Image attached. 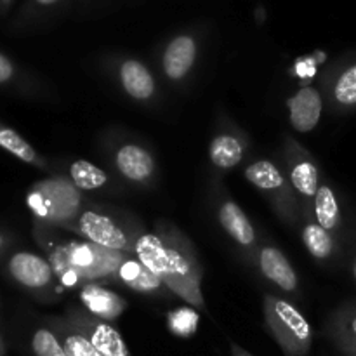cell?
I'll use <instances>...</instances> for the list:
<instances>
[{
    "mask_svg": "<svg viewBox=\"0 0 356 356\" xmlns=\"http://www.w3.org/2000/svg\"><path fill=\"white\" fill-rule=\"evenodd\" d=\"M38 243L47 252L56 280L65 287L96 284L99 280L115 278L122 264L131 257V254L104 249L89 240L56 243V245L45 242Z\"/></svg>",
    "mask_w": 356,
    "mask_h": 356,
    "instance_id": "1",
    "label": "cell"
},
{
    "mask_svg": "<svg viewBox=\"0 0 356 356\" xmlns=\"http://www.w3.org/2000/svg\"><path fill=\"white\" fill-rule=\"evenodd\" d=\"M155 233L165 249V287L193 308H205L202 294V271L195 245L172 222L159 221Z\"/></svg>",
    "mask_w": 356,
    "mask_h": 356,
    "instance_id": "2",
    "label": "cell"
},
{
    "mask_svg": "<svg viewBox=\"0 0 356 356\" xmlns=\"http://www.w3.org/2000/svg\"><path fill=\"white\" fill-rule=\"evenodd\" d=\"M79 191L72 179L65 177L37 181L26 193V205L33 214L35 225L75 228L76 219L82 214V195Z\"/></svg>",
    "mask_w": 356,
    "mask_h": 356,
    "instance_id": "3",
    "label": "cell"
},
{
    "mask_svg": "<svg viewBox=\"0 0 356 356\" xmlns=\"http://www.w3.org/2000/svg\"><path fill=\"white\" fill-rule=\"evenodd\" d=\"M264 323L284 356H308L313 346V330L301 312L285 299L264 296Z\"/></svg>",
    "mask_w": 356,
    "mask_h": 356,
    "instance_id": "4",
    "label": "cell"
},
{
    "mask_svg": "<svg viewBox=\"0 0 356 356\" xmlns=\"http://www.w3.org/2000/svg\"><path fill=\"white\" fill-rule=\"evenodd\" d=\"M73 229L86 240L104 249L134 254V235L118 225L111 216L97 211H83Z\"/></svg>",
    "mask_w": 356,
    "mask_h": 356,
    "instance_id": "5",
    "label": "cell"
},
{
    "mask_svg": "<svg viewBox=\"0 0 356 356\" xmlns=\"http://www.w3.org/2000/svg\"><path fill=\"white\" fill-rule=\"evenodd\" d=\"M6 271L13 282L31 294H44L54 285L51 263L30 250H14L6 259Z\"/></svg>",
    "mask_w": 356,
    "mask_h": 356,
    "instance_id": "6",
    "label": "cell"
},
{
    "mask_svg": "<svg viewBox=\"0 0 356 356\" xmlns=\"http://www.w3.org/2000/svg\"><path fill=\"white\" fill-rule=\"evenodd\" d=\"M65 316L94 344L101 356H132L120 332L111 323L103 322L87 309L76 306H70Z\"/></svg>",
    "mask_w": 356,
    "mask_h": 356,
    "instance_id": "7",
    "label": "cell"
},
{
    "mask_svg": "<svg viewBox=\"0 0 356 356\" xmlns=\"http://www.w3.org/2000/svg\"><path fill=\"white\" fill-rule=\"evenodd\" d=\"M79 299L82 302L83 309H87L90 315L108 323L115 322L127 309V301L124 298H120L117 292L101 287L97 284L82 285L79 292Z\"/></svg>",
    "mask_w": 356,
    "mask_h": 356,
    "instance_id": "8",
    "label": "cell"
},
{
    "mask_svg": "<svg viewBox=\"0 0 356 356\" xmlns=\"http://www.w3.org/2000/svg\"><path fill=\"white\" fill-rule=\"evenodd\" d=\"M327 334L341 353L356 356V302H348L332 313Z\"/></svg>",
    "mask_w": 356,
    "mask_h": 356,
    "instance_id": "9",
    "label": "cell"
},
{
    "mask_svg": "<svg viewBox=\"0 0 356 356\" xmlns=\"http://www.w3.org/2000/svg\"><path fill=\"white\" fill-rule=\"evenodd\" d=\"M291 124L298 132H309L316 127L322 117V96L313 87H302L289 103Z\"/></svg>",
    "mask_w": 356,
    "mask_h": 356,
    "instance_id": "10",
    "label": "cell"
},
{
    "mask_svg": "<svg viewBox=\"0 0 356 356\" xmlns=\"http://www.w3.org/2000/svg\"><path fill=\"white\" fill-rule=\"evenodd\" d=\"M117 169L122 176L134 183H146L155 172V160L146 152L145 148L138 145L122 146L115 156Z\"/></svg>",
    "mask_w": 356,
    "mask_h": 356,
    "instance_id": "11",
    "label": "cell"
},
{
    "mask_svg": "<svg viewBox=\"0 0 356 356\" xmlns=\"http://www.w3.org/2000/svg\"><path fill=\"white\" fill-rule=\"evenodd\" d=\"M259 268L268 280L285 292H294L298 289V275L289 263L287 257L275 247H263L259 250Z\"/></svg>",
    "mask_w": 356,
    "mask_h": 356,
    "instance_id": "12",
    "label": "cell"
},
{
    "mask_svg": "<svg viewBox=\"0 0 356 356\" xmlns=\"http://www.w3.org/2000/svg\"><path fill=\"white\" fill-rule=\"evenodd\" d=\"M197 58V45L191 37H177L167 45L163 54V72L170 80H181L186 76Z\"/></svg>",
    "mask_w": 356,
    "mask_h": 356,
    "instance_id": "13",
    "label": "cell"
},
{
    "mask_svg": "<svg viewBox=\"0 0 356 356\" xmlns=\"http://www.w3.org/2000/svg\"><path fill=\"white\" fill-rule=\"evenodd\" d=\"M45 325L54 330L68 356H101L94 344L70 320H66L65 315L49 316L45 318Z\"/></svg>",
    "mask_w": 356,
    "mask_h": 356,
    "instance_id": "14",
    "label": "cell"
},
{
    "mask_svg": "<svg viewBox=\"0 0 356 356\" xmlns=\"http://www.w3.org/2000/svg\"><path fill=\"white\" fill-rule=\"evenodd\" d=\"M219 222L222 228L226 229L229 236L235 242H238L242 247H252L256 242V232H254L252 225H250L249 218L245 212L238 207V204L232 200H226L219 205L218 212Z\"/></svg>",
    "mask_w": 356,
    "mask_h": 356,
    "instance_id": "15",
    "label": "cell"
},
{
    "mask_svg": "<svg viewBox=\"0 0 356 356\" xmlns=\"http://www.w3.org/2000/svg\"><path fill=\"white\" fill-rule=\"evenodd\" d=\"M117 277L120 278L125 287L139 292V294H160L165 289V284L149 268H146L141 261L132 259V257H129L122 264Z\"/></svg>",
    "mask_w": 356,
    "mask_h": 356,
    "instance_id": "16",
    "label": "cell"
},
{
    "mask_svg": "<svg viewBox=\"0 0 356 356\" xmlns=\"http://www.w3.org/2000/svg\"><path fill=\"white\" fill-rule=\"evenodd\" d=\"M296 152L289 153V160H292L291 167V183L294 184L296 190L306 198H315L316 191H318V169H316L315 162L309 160L306 156V153L302 152L301 146L298 143H294Z\"/></svg>",
    "mask_w": 356,
    "mask_h": 356,
    "instance_id": "17",
    "label": "cell"
},
{
    "mask_svg": "<svg viewBox=\"0 0 356 356\" xmlns=\"http://www.w3.org/2000/svg\"><path fill=\"white\" fill-rule=\"evenodd\" d=\"M120 82L132 99H149L155 92V80L143 63L129 59L120 66Z\"/></svg>",
    "mask_w": 356,
    "mask_h": 356,
    "instance_id": "18",
    "label": "cell"
},
{
    "mask_svg": "<svg viewBox=\"0 0 356 356\" xmlns=\"http://www.w3.org/2000/svg\"><path fill=\"white\" fill-rule=\"evenodd\" d=\"M0 148L28 165H33L37 169H47V160L19 132H16L3 122H0Z\"/></svg>",
    "mask_w": 356,
    "mask_h": 356,
    "instance_id": "19",
    "label": "cell"
},
{
    "mask_svg": "<svg viewBox=\"0 0 356 356\" xmlns=\"http://www.w3.org/2000/svg\"><path fill=\"white\" fill-rule=\"evenodd\" d=\"M209 156L212 163L219 169H232L236 167L243 159V145L229 134H221L214 138L209 148Z\"/></svg>",
    "mask_w": 356,
    "mask_h": 356,
    "instance_id": "20",
    "label": "cell"
},
{
    "mask_svg": "<svg viewBox=\"0 0 356 356\" xmlns=\"http://www.w3.org/2000/svg\"><path fill=\"white\" fill-rule=\"evenodd\" d=\"M315 218L316 222L327 232H334L341 225V211L336 193L325 184L320 186L315 195Z\"/></svg>",
    "mask_w": 356,
    "mask_h": 356,
    "instance_id": "21",
    "label": "cell"
},
{
    "mask_svg": "<svg viewBox=\"0 0 356 356\" xmlns=\"http://www.w3.org/2000/svg\"><path fill=\"white\" fill-rule=\"evenodd\" d=\"M245 177L250 184L263 191L282 190L285 184L284 176L275 163L268 160H259L245 169Z\"/></svg>",
    "mask_w": 356,
    "mask_h": 356,
    "instance_id": "22",
    "label": "cell"
},
{
    "mask_svg": "<svg viewBox=\"0 0 356 356\" xmlns=\"http://www.w3.org/2000/svg\"><path fill=\"white\" fill-rule=\"evenodd\" d=\"M70 179L80 191H92L104 186L108 181L106 172L87 160H76L70 165Z\"/></svg>",
    "mask_w": 356,
    "mask_h": 356,
    "instance_id": "23",
    "label": "cell"
},
{
    "mask_svg": "<svg viewBox=\"0 0 356 356\" xmlns=\"http://www.w3.org/2000/svg\"><path fill=\"white\" fill-rule=\"evenodd\" d=\"M302 242H305L306 249L312 254L315 259L325 261L334 254L336 243L330 236V232L323 229L318 222H309L305 229H302Z\"/></svg>",
    "mask_w": 356,
    "mask_h": 356,
    "instance_id": "24",
    "label": "cell"
},
{
    "mask_svg": "<svg viewBox=\"0 0 356 356\" xmlns=\"http://www.w3.org/2000/svg\"><path fill=\"white\" fill-rule=\"evenodd\" d=\"M332 96L339 108H344V110L356 108V65L346 68L337 76Z\"/></svg>",
    "mask_w": 356,
    "mask_h": 356,
    "instance_id": "25",
    "label": "cell"
},
{
    "mask_svg": "<svg viewBox=\"0 0 356 356\" xmlns=\"http://www.w3.org/2000/svg\"><path fill=\"white\" fill-rule=\"evenodd\" d=\"M30 348L35 356H68L59 337L47 325L35 329V332L31 334Z\"/></svg>",
    "mask_w": 356,
    "mask_h": 356,
    "instance_id": "26",
    "label": "cell"
},
{
    "mask_svg": "<svg viewBox=\"0 0 356 356\" xmlns=\"http://www.w3.org/2000/svg\"><path fill=\"white\" fill-rule=\"evenodd\" d=\"M167 323H169V329L174 336L191 337L197 332L198 315L193 312V308H177L169 313Z\"/></svg>",
    "mask_w": 356,
    "mask_h": 356,
    "instance_id": "27",
    "label": "cell"
},
{
    "mask_svg": "<svg viewBox=\"0 0 356 356\" xmlns=\"http://www.w3.org/2000/svg\"><path fill=\"white\" fill-rule=\"evenodd\" d=\"M17 68L6 54L0 52V87H7L10 83H16Z\"/></svg>",
    "mask_w": 356,
    "mask_h": 356,
    "instance_id": "28",
    "label": "cell"
},
{
    "mask_svg": "<svg viewBox=\"0 0 356 356\" xmlns=\"http://www.w3.org/2000/svg\"><path fill=\"white\" fill-rule=\"evenodd\" d=\"M7 249H9V236L6 235V233L0 229V259H2L3 256H6Z\"/></svg>",
    "mask_w": 356,
    "mask_h": 356,
    "instance_id": "29",
    "label": "cell"
},
{
    "mask_svg": "<svg viewBox=\"0 0 356 356\" xmlns=\"http://www.w3.org/2000/svg\"><path fill=\"white\" fill-rule=\"evenodd\" d=\"M229 350H232V356H252L249 351H245L243 348H240L238 344H235V343L229 344Z\"/></svg>",
    "mask_w": 356,
    "mask_h": 356,
    "instance_id": "30",
    "label": "cell"
},
{
    "mask_svg": "<svg viewBox=\"0 0 356 356\" xmlns=\"http://www.w3.org/2000/svg\"><path fill=\"white\" fill-rule=\"evenodd\" d=\"M7 355V348H6V343H3L2 336H0V356H6Z\"/></svg>",
    "mask_w": 356,
    "mask_h": 356,
    "instance_id": "31",
    "label": "cell"
},
{
    "mask_svg": "<svg viewBox=\"0 0 356 356\" xmlns=\"http://www.w3.org/2000/svg\"><path fill=\"white\" fill-rule=\"evenodd\" d=\"M38 3H42V6H49V3H54L56 0H37Z\"/></svg>",
    "mask_w": 356,
    "mask_h": 356,
    "instance_id": "32",
    "label": "cell"
},
{
    "mask_svg": "<svg viewBox=\"0 0 356 356\" xmlns=\"http://www.w3.org/2000/svg\"><path fill=\"white\" fill-rule=\"evenodd\" d=\"M353 275H355V280H356V259H355V264H353Z\"/></svg>",
    "mask_w": 356,
    "mask_h": 356,
    "instance_id": "33",
    "label": "cell"
}]
</instances>
